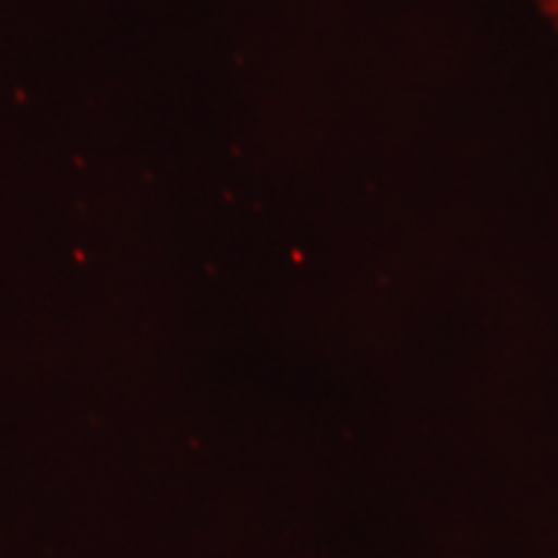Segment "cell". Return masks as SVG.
I'll return each mask as SVG.
<instances>
[{"instance_id":"cell-1","label":"cell","mask_w":558,"mask_h":558,"mask_svg":"<svg viewBox=\"0 0 558 558\" xmlns=\"http://www.w3.org/2000/svg\"><path fill=\"white\" fill-rule=\"evenodd\" d=\"M534 3H537L539 10H543V13L558 25V0H534Z\"/></svg>"}]
</instances>
